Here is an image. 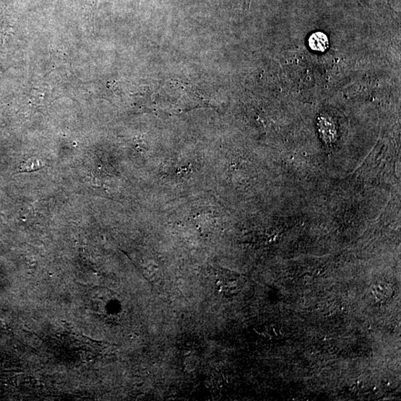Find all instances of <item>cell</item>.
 Masks as SVG:
<instances>
[{
  "label": "cell",
  "mask_w": 401,
  "mask_h": 401,
  "mask_svg": "<svg viewBox=\"0 0 401 401\" xmlns=\"http://www.w3.org/2000/svg\"><path fill=\"white\" fill-rule=\"evenodd\" d=\"M46 166L44 161L39 158H30L19 166L18 173H30L42 169Z\"/></svg>",
  "instance_id": "7a4b0ae2"
},
{
  "label": "cell",
  "mask_w": 401,
  "mask_h": 401,
  "mask_svg": "<svg viewBox=\"0 0 401 401\" xmlns=\"http://www.w3.org/2000/svg\"><path fill=\"white\" fill-rule=\"evenodd\" d=\"M310 48L312 50L318 52H323L326 51L328 47V39L326 34L321 32H316L312 34L309 38Z\"/></svg>",
  "instance_id": "6da1fadb"
}]
</instances>
